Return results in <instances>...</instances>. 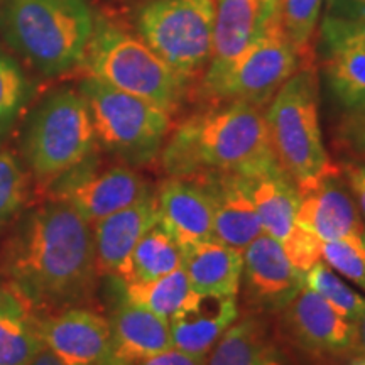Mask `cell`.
<instances>
[{
    "instance_id": "obj_13",
    "label": "cell",
    "mask_w": 365,
    "mask_h": 365,
    "mask_svg": "<svg viewBox=\"0 0 365 365\" xmlns=\"http://www.w3.org/2000/svg\"><path fill=\"white\" fill-rule=\"evenodd\" d=\"M245 298L262 312H282L304 286L303 272L289 262L281 244L262 232L244 249Z\"/></svg>"
},
{
    "instance_id": "obj_42",
    "label": "cell",
    "mask_w": 365,
    "mask_h": 365,
    "mask_svg": "<svg viewBox=\"0 0 365 365\" xmlns=\"http://www.w3.org/2000/svg\"><path fill=\"white\" fill-rule=\"evenodd\" d=\"M333 2H335V0H330V4H333Z\"/></svg>"
},
{
    "instance_id": "obj_11",
    "label": "cell",
    "mask_w": 365,
    "mask_h": 365,
    "mask_svg": "<svg viewBox=\"0 0 365 365\" xmlns=\"http://www.w3.org/2000/svg\"><path fill=\"white\" fill-rule=\"evenodd\" d=\"M44 349L65 365H110V322L90 308L71 307L43 317Z\"/></svg>"
},
{
    "instance_id": "obj_9",
    "label": "cell",
    "mask_w": 365,
    "mask_h": 365,
    "mask_svg": "<svg viewBox=\"0 0 365 365\" xmlns=\"http://www.w3.org/2000/svg\"><path fill=\"white\" fill-rule=\"evenodd\" d=\"M215 21L217 0H153L140 9L137 31L173 71L191 83L212 58Z\"/></svg>"
},
{
    "instance_id": "obj_8",
    "label": "cell",
    "mask_w": 365,
    "mask_h": 365,
    "mask_svg": "<svg viewBox=\"0 0 365 365\" xmlns=\"http://www.w3.org/2000/svg\"><path fill=\"white\" fill-rule=\"evenodd\" d=\"M78 91L88 105L97 143L108 153L132 166L159 158L173 129L171 113L93 76H85Z\"/></svg>"
},
{
    "instance_id": "obj_26",
    "label": "cell",
    "mask_w": 365,
    "mask_h": 365,
    "mask_svg": "<svg viewBox=\"0 0 365 365\" xmlns=\"http://www.w3.org/2000/svg\"><path fill=\"white\" fill-rule=\"evenodd\" d=\"M122 287H124V298L127 301L156 313L158 317L168 319V322L190 308L200 296L191 287L188 276L182 267L158 277V279L122 284Z\"/></svg>"
},
{
    "instance_id": "obj_14",
    "label": "cell",
    "mask_w": 365,
    "mask_h": 365,
    "mask_svg": "<svg viewBox=\"0 0 365 365\" xmlns=\"http://www.w3.org/2000/svg\"><path fill=\"white\" fill-rule=\"evenodd\" d=\"M282 314L286 330L309 354L341 355L355 350V323L336 313L307 286L301 287Z\"/></svg>"
},
{
    "instance_id": "obj_38",
    "label": "cell",
    "mask_w": 365,
    "mask_h": 365,
    "mask_svg": "<svg viewBox=\"0 0 365 365\" xmlns=\"http://www.w3.org/2000/svg\"><path fill=\"white\" fill-rule=\"evenodd\" d=\"M355 350L365 355V307L355 322Z\"/></svg>"
},
{
    "instance_id": "obj_34",
    "label": "cell",
    "mask_w": 365,
    "mask_h": 365,
    "mask_svg": "<svg viewBox=\"0 0 365 365\" xmlns=\"http://www.w3.org/2000/svg\"><path fill=\"white\" fill-rule=\"evenodd\" d=\"M325 41L330 48L339 44L357 43L365 46V16L360 17H330L325 22Z\"/></svg>"
},
{
    "instance_id": "obj_31",
    "label": "cell",
    "mask_w": 365,
    "mask_h": 365,
    "mask_svg": "<svg viewBox=\"0 0 365 365\" xmlns=\"http://www.w3.org/2000/svg\"><path fill=\"white\" fill-rule=\"evenodd\" d=\"M323 0H281V21L301 63L312 56V38Z\"/></svg>"
},
{
    "instance_id": "obj_23",
    "label": "cell",
    "mask_w": 365,
    "mask_h": 365,
    "mask_svg": "<svg viewBox=\"0 0 365 365\" xmlns=\"http://www.w3.org/2000/svg\"><path fill=\"white\" fill-rule=\"evenodd\" d=\"M277 2L279 0H218L208 66L222 65L237 56L259 34Z\"/></svg>"
},
{
    "instance_id": "obj_40",
    "label": "cell",
    "mask_w": 365,
    "mask_h": 365,
    "mask_svg": "<svg viewBox=\"0 0 365 365\" xmlns=\"http://www.w3.org/2000/svg\"><path fill=\"white\" fill-rule=\"evenodd\" d=\"M346 2L352 7V16L350 17L365 16V0H346Z\"/></svg>"
},
{
    "instance_id": "obj_4",
    "label": "cell",
    "mask_w": 365,
    "mask_h": 365,
    "mask_svg": "<svg viewBox=\"0 0 365 365\" xmlns=\"http://www.w3.org/2000/svg\"><path fill=\"white\" fill-rule=\"evenodd\" d=\"M95 145L88 105L73 88H59L44 97L31 113L22 137V154L43 190L91 159Z\"/></svg>"
},
{
    "instance_id": "obj_3",
    "label": "cell",
    "mask_w": 365,
    "mask_h": 365,
    "mask_svg": "<svg viewBox=\"0 0 365 365\" xmlns=\"http://www.w3.org/2000/svg\"><path fill=\"white\" fill-rule=\"evenodd\" d=\"M95 26L88 0H0L4 39L44 76L78 68Z\"/></svg>"
},
{
    "instance_id": "obj_29",
    "label": "cell",
    "mask_w": 365,
    "mask_h": 365,
    "mask_svg": "<svg viewBox=\"0 0 365 365\" xmlns=\"http://www.w3.org/2000/svg\"><path fill=\"white\" fill-rule=\"evenodd\" d=\"M29 98V81L16 59L0 51V143L11 134Z\"/></svg>"
},
{
    "instance_id": "obj_5",
    "label": "cell",
    "mask_w": 365,
    "mask_h": 365,
    "mask_svg": "<svg viewBox=\"0 0 365 365\" xmlns=\"http://www.w3.org/2000/svg\"><path fill=\"white\" fill-rule=\"evenodd\" d=\"M264 118L274 156L298 190L308 188L339 168L323 144L312 68H299L284 81L269 102Z\"/></svg>"
},
{
    "instance_id": "obj_21",
    "label": "cell",
    "mask_w": 365,
    "mask_h": 365,
    "mask_svg": "<svg viewBox=\"0 0 365 365\" xmlns=\"http://www.w3.org/2000/svg\"><path fill=\"white\" fill-rule=\"evenodd\" d=\"M43 317L16 287L0 286V365H29L44 350Z\"/></svg>"
},
{
    "instance_id": "obj_27",
    "label": "cell",
    "mask_w": 365,
    "mask_h": 365,
    "mask_svg": "<svg viewBox=\"0 0 365 365\" xmlns=\"http://www.w3.org/2000/svg\"><path fill=\"white\" fill-rule=\"evenodd\" d=\"M327 76L333 93L346 108H365V46L346 43L330 48Z\"/></svg>"
},
{
    "instance_id": "obj_35",
    "label": "cell",
    "mask_w": 365,
    "mask_h": 365,
    "mask_svg": "<svg viewBox=\"0 0 365 365\" xmlns=\"http://www.w3.org/2000/svg\"><path fill=\"white\" fill-rule=\"evenodd\" d=\"M341 175L345 178L346 186L352 193L355 203L365 217V164L345 163L341 164Z\"/></svg>"
},
{
    "instance_id": "obj_28",
    "label": "cell",
    "mask_w": 365,
    "mask_h": 365,
    "mask_svg": "<svg viewBox=\"0 0 365 365\" xmlns=\"http://www.w3.org/2000/svg\"><path fill=\"white\" fill-rule=\"evenodd\" d=\"M303 282L304 286L322 296L336 313H340L349 322H357L360 312L365 307V298L346 284L325 262L319 261L307 272H303Z\"/></svg>"
},
{
    "instance_id": "obj_1",
    "label": "cell",
    "mask_w": 365,
    "mask_h": 365,
    "mask_svg": "<svg viewBox=\"0 0 365 365\" xmlns=\"http://www.w3.org/2000/svg\"><path fill=\"white\" fill-rule=\"evenodd\" d=\"M4 272L39 313L81 303L98 277L91 223L70 203L49 198L9 239Z\"/></svg>"
},
{
    "instance_id": "obj_30",
    "label": "cell",
    "mask_w": 365,
    "mask_h": 365,
    "mask_svg": "<svg viewBox=\"0 0 365 365\" xmlns=\"http://www.w3.org/2000/svg\"><path fill=\"white\" fill-rule=\"evenodd\" d=\"M29 200V178L14 154L0 149V228L24 212Z\"/></svg>"
},
{
    "instance_id": "obj_7",
    "label": "cell",
    "mask_w": 365,
    "mask_h": 365,
    "mask_svg": "<svg viewBox=\"0 0 365 365\" xmlns=\"http://www.w3.org/2000/svg\"><path fill=\"white\" fill-rule=\"evenodd\" d=\"M299 68L301 59L282 26L279 0L237 56L205 70L202 88L217 103L245 102L262 108Z\"/></svg>"
},
{
    "instance_id": "obj_36",
    "label": "cell",
    "mask_w": 365,
    "mask_h": 365,
    "mask_svg": "<svg viewBox=\"0 0 365 365\" xmlns=\"http://www.w3.org/2000/svg\"><path fill=\"white\" fill-rule=\"evenodd\" d=\"M139 365H207V357H196V355H190L181 352V350L171 349L144 360Z\"/></svg>"
},
{
    "instance_id": "obj_16",
    "label": "cell",
    "mask_w": 365,
    "mask_h": 365,
    "mask_svg": "<svg viewBox=\"0 0 365 365\" xmlns=\"http://www.w3.org/2000/svg\"><path fill=\"white\" fill-rule=\"evenodd\" d=\"M158 223L181 249L213 239V203L191 178L170 176L156 191Z\"/></svg>"
},
{
    "instance_id": "obj_18",
    "label": "cell",
    "mask_w": 365,
    "mask_h": 365,
    "mask_svg": "<svg viewBox=\"0 0 365 365\" xmlns=\"http://www.w3.org/2000/svg\"><path fill=\"white\" fill-rule=\"evenodd\" d=\"M110 365H139L173 349L170 322L143 307L120 299L110 319Z\"/></svg>"
},
{
    "instance_id": "obj_2",
    "label": "cell",
    "mask_w": 365,
    "mask_h": 365,
    "mask_svg": "<svg viewBox=\"0 0 365 365\" xmlns=\"http://www.w3.org/2000/svg\"><path fill=\"white\" fill-rule=\"evenodd\" d=\"M159 159L166 175L178 178L254 176L279 166L262 110L245 102H222L185 118L171 129Z\"/></svg>"
},
{
    "instance_id": "obj_43",
    "label": "cell",
    "mask_w": 365,
    "mask_h": 365,
    "mask_svg": "<svg viewBox=\"0 0 365 365\" xmlns=\"http://www.w3.org/2000/svg\"><path fill=\"white\" fill-rule=\"evenodd\" d=\"M364 242H365V234H364Z\"/></svg>"
},
{
    "instance_id": "obj_15",
    "label": "cell",
    "mask_w": 365,
    "mask_h": 365,
    "mask_svg": "<svg viewBox=\"0 0 365 365\" xmlns=\"http://www.w3.org/2000/svg\"><path fill=\"white\" fill-rule=\"evenodd\" d=\"M191 180L207 190L213 203V239L242 250L262 234L247 178L235 173H203Z\"/></svg>"
},
{
    "instance_id": "obj_25",
    "label": "cell",
    "mask_w": 365,
    "mask_h": 365,
    "mask_svg": "<svg viewBox=\"0 0 365 365\" xmlns=\"http://www.w3.org/2000/svg\"><path fill=\"white\" fill-rule=\"evenodd\" d=\"M182 266V250L175 239L156 223L137 242L118 269L115 279L122 284L145 282L166 276Z\"/></svg>"
},
{
    "instance_id": "obj_19",
    "label": "cell",
    "mask_w": 365,
    "mask_h": 365,
    "mask_svg": "<svg viewBox=\"0 0 365 365\" xmlns=\"http://www.w3.org/2000/svg\"><path fill=\"white\" fill-rule=\"evenodd\" d=\"M239 319L237 296H203L170 319L173 349L207 357L222 335Z\"/></svg>"
},
{
    "instance_id": "obj_41",
    "label": "cell",
    "mask_w": 365,
    "mask_h": 365,
    "mask_svg": "<svg viewBox=\"0 0 365 365\" xmlns=\"http://www.w3.org/2000/svg\"><path fill=\"white\" fill-rule=\"evenodd\" d=\"M349 365H365V355H359V357H355Z\"/></svg>"
},
{
    "instance_id": "obj_32",
    "label": "cell",
    "mask_w": 365,
    "mask_h": 365,
    "mask_svg": "<svg viewBox=\"0 0 365 365\" xmlns=\"http://www.w3.org/2000/svg\"><path fill=\"white\" fill-rule=\"evenodd\" d=\"M322 261L341 277L365 289V242L340 239L323 242Z\"/></svg>"
},
{
    "instance_id": "obj_37",
    "label": "cell",
    "mask_w": 365,
    "mask_h": 365,
    "mask_svg": "<svg viewBox=\"0 0 365 365\" xmlns=\"http://www.w3.org/2000/svg\"><path fill=\"white\" fill-rule=\"evenodd\" d=\"M345 137L354 148L365 154V108L354 110V115L345 125Z\"/></svg>"
},
{
    "instance_id": "obj_39",
    "label": "cell",
    "mask_w": 365,
    "mask_h": 365,
    "mask_svg": "<svg viewBox=\"0 0 365 365\" xmlns=\"http://www.w3.org/2000/svg\"><path fill=\"white\" fill-rule=\"evenodd\" d=\"M29 365H65V364L59 362V360L54 357L49 350L44 349L43 352H39L38 355H36L34 360Z\"/></svg>"
},
{
    "instance_id": "obj_20",
    "label": "cell",
    "mask_w": 365,
    "mask_h": 365,
    "mask_svg": "<svg viewBox=\"0 0 365 365\" xmlns=\"http://www.w3.org/2000/svg\"><path fill=\"white\" fill-rule=\"evenodd\" d=\"M182 250V269L190 284L203 296H237L240 291L244 255L242 250L215 239Z\"/></svg>"
},
{
    "instance_id": "obj_12",
    "label": "cell",
    "mask_w": 365,
    "mask_h": 365,
    "mask_svg": "<svg viewBox=\"0 0 365 365\" xmlns=\"http://www.w3.org/2000/svg\"><path fill=\"white\" fill-rule=\"evenodd\" d=\"M298 193L296 223L319 240L364 239L362 217L340 166Z\"/></svg>"
},
{
    "instance_id": "obj_6",
    "label": "cell",
    "mask_w": 365,
    "mask_h": 365,
    "mask_svg": "<svg viewBox=\"0 0 365 365\" xmlns=\"http://www.w3.org/2000/svg\"><path fill=\"white\" fill-rule=\"evenodd\" d=\"M80 66L86 76L148 100L171 115L185 102L191 85L139 36L112 24L95 26Z\"/></svg>"
},
{
    "instance_id": "obj_17",
    "label": "cell",
    "mask_w": 365,
    "mask_h": 365,
    "mask_svg": "<svg viewBox=\"0 0 365 365\" xmlns=\"http://www.w3.org/2000/svg\"><path fill=\"white\" fill-rule=\"evenodd\" d=\"M159 220L156 193H150L130 207L91 225L95 244V262L98 276L115 277L137 242Z\"/></svg>"
},
{
    "instance_id": "obj_33",
    "label": "cell",
    "mask_w": 365,
    "mask_h": 365,
    "mask_svg": "<svg viewBox=\"0 0 365 365\" xmlns=\"http://www.w3.org/2000/svg\"><path fill=\"white\" fill-rule=\"evenodd\" d=\"M322 245L323 242L312 232L301 225L296 227L293 235L281 245L289 262L299 272H307L314 264L322 261Z\"/></svg>"
},
{
    "instance_id": "obj_24",
    "label": "cell",
    "mask_w": 365,
    "mask_h": 365,
    "mask_svg": "<svg viewBox=\"0 0 365 365\" xmlns=\"http://www.w3.org/2000/svg\"><path fill=\"white\" fill-rule=\"evenodd\" d=\"M207 365H286L284 354L257 318L235 322L210 350Z\"/></svg>"
},
{
    "instance_id": "obj_10",
    "label": "cell",
    "mask_w": 365,
    "mask_h": 365,
    "mask_svg": "<svg viewBox=\"0 0 365 365\" xmlns=\"http://www.w3.org/2000/svg\"><path fill=\"white\" fill-rule=\"evenodd\" d=\"M88 163L90 159L48 191L53 190L49 198L70 203L91 225L153 193L148 181L129 166L95 171L86 166Z\"/></svg>"
},
{
    "instance_id": "obj_22",
    "label": "cell",
    "mask_w": 365,
    "mask_h": 365,
    "mask_svg": "<svg viewBox=\"0 0 365 365\" xmlns=\"http://www.w3.org/2000/svg\"><path fill=\"white\" fill-rule=\"evenodd\" d=\"M245 178L262 232L282 245L298 227V188L281 166Z\"/></svg>"
}]
</instances>
